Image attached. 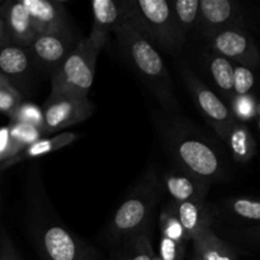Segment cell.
Masks as SVG:
<instances>
[{
    "label": "cell",
    "mask_w": 260,
    "mask_h": 260,
    "mask_svg": "<svg viewBox=\"0 0 260 260\" xmlns=\"http://www.w3.org/2000/svg\"><path fill=\"white\" fill-rule=\"evenodd\" d=\"M122 19L165 52H180L185 43L184 30L168 0H122Z\"/></svg>",
    "instance_id": "cell-3"
},
{
    "label": "cell",
    "mask_w": 260,
    "mask_h": 260,
    "mask_svg": "<svg viewBox=\"0 0 260 260\" xmlns=\"http://www.w3.org/2000/svg\"><path fill=\"white\" fill-rule=\"evenodd\" d=\"M192 260H201L200 258H197V256H194V255H193V259Z\"/></svg>",
    "instance_id": "cell-34"
},
{
    "label": "cell",
    "mask_w": 260,
    "mask_h": 260,
    "mask_svg": "<svg viewBox=\"0 0 260 260\" xmlns=\"http://www.w3.org/2000/svg\"><path fill=\"white\" fill-rule=\"evenodd\" d=\"M154 260H160L159 258H157V256H155V258H154Z\"/></svg>",
    "instance_id": "cell-35"
},
{
    "label": "cell",
    "mask_w": 260,
    "mask_h": 260,
    "mask_svg": "<svg viewBox=\"0 0 260 260\" xmlns=\"http://www.w3.org/2000/svg\"><path fill=\"white\" fill-rule=\"evenodd\" d=\"M37 35H50L69 30V17L62 2L22 0Z\"/></svg>",
    "instance_id": "cell-11"
},
{
    "label": "cell",
    "mask_w": 260,
    "mask_h": 260,
    "mask_svg": "<svg viewBox=\"0 0 260 260\" xmlns=\"http://www.w3.org/2000/svg\"><path fill=\"white\" fill-rule=\"evenodd\" d=\"M0 212H2V194H0Z\"/></svg>",
    "instance_id": "cell-33"
},
{
    "label": "cell",
    "mask_w": 260,
    "mask_h": 260,
    "mask_svg": "<svg viewBox=\"0 0 260 260\" xmlns=\"http://www.w3.org/2000/svg\"><path fill=\"white\" fill-rule=\"evenodd\" d=\"M38 251L43 260H94L93 250L61 225H47L38 233Z\"/></svg>",
    "instance_id": "cell-8"
},
{
    "label": "cell",
    "mask_w": 260,
    "mask_h": 260,
    "mask_svg": "<svg viewBox=\"0 0 260 260\" xmlns=\"http://www.w3.org/2000/svg\"><path fill=\"white\" fill-rule=\"evenodd\" d=\"M236 14V5L230 0H201L198 24L205 35L211 37L215 33L233 28Z\"/></svg>",
    "instance_id": "cell-16"
},
{
    "label": "cell",
    "mask_w": 260,
    "mask_h": 260,
    "mask_svg": "<svg viewBox=\"0 0 260 260\" xmlns=\"http://www.w3.org/2000/svg\"><path fill=\"white\" fill-rule=\"evenodd\" d=\"M234 109L240 118H248L253 113V103L246 98V95L238 96V102L234 106Z\"/></svg>",
    "instance_id": "cell-31"
},
{
    "label": "cell",
    "mask_w": 260,
    "mask_h": 260,
    "mask_svg": "<svg viewBox=\"0 0 260 260\" xmlns=\"http://www.w3.org/2000/svg\"><path fill=\"white\" fill-rule=\"evenodd\" d=\"M160 231H161V236L170 240L179 241V243L188 241L173 202L168 203L160 213Z\"/></svg>",
    "instance_id": "cell-24"
},
{
    "label": "cell",
    "mask_w": 260,
    "mask_h": 260,
    "mask_svg": "<svg viewBox=\"0 0 260 260\" xmlns=\"http://www.w3.org/2000/svg\"><path fill=\"white\" fill-rule=\"evenodd\" d=\"M230 207L236 216H240L246 220L260 221V202L258 201L239 198L230 203Z\"/></svg>",
    "instance_id": "cell-28"
},
{
    "label": "cell",
    "mask_w": 260,
    "mask_h": 260,
    "mask_svg": "<svg viewBox=\"0 0 260 260\" xmlns=\"http://www.w3.org/2000/svg\"><path fill=\"white\" fill-rule=\"evenodd\" d=\"M185 243L170 240V239L161 236L159 244V255H156L160 260H183L185 254Z\"/></svg>",
    "instance_id": "cell-29"
},
{
    "label": "cell",
    "mask_w": 260,
    "mask_h": 260,
    "mask_svg": "<svg viewBox=\"0 0 260 260\" xmlns=\"http://www.w3.org/2000/svg\"><path fill=\"white\" fill-rule=\"evenodd\" d=\"M170 4L175 19L184 33L198 24L201 0H175Z\"/></svg>",
    "instance_id": "cell-23"
},
{
    "label": "cell",
    "mask_w": 260,
    "mask_h": 260,
    "mask_svg": "<svg viewBox=\"0 0 260 260\" xmlns=\"http://www.w3.org/2000/svg\"><path fill=\"white\" fill-rule=\"evenodd\" d=\"M0 260H20L17 249L8 235H3L0 241Z\"/></svg>",
    "instance_id": "cell-30"
},
{
    "label": "cell",
    "mask_w": 260,
    "mask_h": 260,
    "mask_svg": "<svg viewBox=\"0 0 260 260\" xmlns=\"http://www.w3.org/2000/svg\"><path fill=\"white\" fill-rule=\"evenodd\" d=\"M22 103V93L0 74V113L10 117Z\"/></svg>",
    "instance_id": "cell-25"
},
{
    "label": "cell",
    "mask_w": 260,
    "mask_h": 260,
    "mask_svg": "<svg viewBox=\"0 0 260 260\" xmlns=\"http://www.w3.org/2000/svg\"><path fill=\"white\" fill-rule=\"evenodd\" d=\"M0 18L8 45L27 48L37 36L22 0H8L0 4Z\"/></svg>",
    "instance_id": "cell-10"
},
{
    "label": "cell",
    "mask_w": 260,
    "mask_h": 260,
    "mask_svg": "<svg viewBox=\"0 0 260 260\" xmlns=\"http://www.w3.org/2000/svg\"><path fill=\"white\" fill-rule=\"evenodd\" d=\"M76 43L78 41H75L69 29L60 33L37 35L27 50L32 56L35 65L45 70L52 71L53 74L56 69L70 55Z\"/></svg>",
    "instance_id": "cell-9"
},
{
    "label": "cell",
    "mask_w": 260,
    "mask_h": 260,
    "mask_svg": "<svg viewBox=\"0 0 260 260\" xmlns=\"http://www.w3.org/2000/svg\"><path fill=\"white\" fill-rule=\"evenodd\" d=\"M161 197V185L154 172L144 175L117 208L108 225V236L117 244L149 233L155 207Z\"/></svg>",
    "instance_id": "cell-4"
},
{
    "label": "cell",
    "mask_w": 260,
    "mask_h": 260,
    "mask_svg": "<svg viewBox=\"0 0 260 260\" xmlns=\"http://www.w3.org/2000/svg\"><path fill=\"white\" fill-rule=\"evenodd\" d=\"M180 74L201 113L223 140L229 128L236 122L233 112H230L226 104L189 68L182 66Z\"/></svg>",
    "instance_id": "cell-7"
},
{
    "label": "cell",
    "mask_w": 260,
    "mask_h": 260,
    "mask_svg": "<svg viewBox=\"0 0 260 260\" xmlns=\"http://www.w3.org/2000/svg\"><path fill=\"white\" fill-rule=\"evenodd\" d=\"M233 152L234 157L240 162H246L253 157L255 151V142L249 129L238 121L229 128L223 137Z\"/></svg>",
    "instance_id": "cell-20"
},
{
    "label": "cell",
    "mask_w": 260,
    "mask_h": 260,
    "mask_svg": "<svg viewBox=\"0 0 260 260\" xmlns=\"http://www.w3.org/2000/svg\"><path fill=\"white\" fill-rule=\"evenodd\" d=\"M155 256L149 233H145L122 244L119 260H154Z\"/></svg>",
    "instance_id": "cell-22"
},
{
    "label": "cell",
    "mask_w": 260,
    "mask_h": 260,
    "mask_svg": "<svg viewBox=\"0 0 260 260\" xmlns=\"http://www.w3.org/2000/svg\"><path fill=\"white\" fill-rule=\"evenodd\" d=\"M93 25L88 36L101 50L108 42L109 36L122 20V2L95 0L91 3Z\"/></svg>",
    "instance_id": "cell-14"
},
{
    "label": "cell",
    "mask_w": 260,
    "mask_h": 260,
    "mask_svg": "<svg viewBox=\"0 0 260 260\" xmlns=\"http://www.w3.org/2000/svg\"><path fill=\"white\" fill-rule=\"evenodd\" d=\"M113 33L122 55L139 74L150 93L154 94L165 111L178 112L179 104L175 99L172 78L156 48L123 19L117 24Z\"/></svg>",
    "instance_id": "cell-2"
},
{
    "label": "cell",
    "mask_w": 260,
    "mask_h": 260,
    "mask_svg": "<svg viewBox=\"0 0 260 260\" xmlns=\"http://www.w3.org/2000/svg\"><path fill=\"white\" fill-rule=\"evenodd\" d=\"M208 38L215 52L228 60H235L249 66L258 62L259 56L253 42L240 30L230 28Z\"/></svg>",
    "instance_id": "cell-12"
},
{
    "label": "cell",
    "mask_w": 260,
    "mask_h": 260,
    "mask_svg": "<svg viewBox=\"0 0 260 260\" xmlns=\"http://www.w3.org/2000/svg\"><path fill=\"white\" fill-rule=\"evenodd\" d=\"M5 45H8L7 36H5L4 25H3L2 18H0V47H2V46H5Z\"/></svg>",
    "instance_id": "cell-32"
},
{
    "label": "cell",
    "mask_w": 260,
    "mask_h": 260,
    "mask_svg": "<svg viewBox=\"0 0 260 260\" xmlns=\"http://www.w3.org/2000/svg\"><path fill=\"white\" fill-rule=\"evenodd\" d=\"M33 66L35 62L27 48L12 45L0 47V74L5 76L18 90L20 86L27 84Z\"/></svg>",
    "instance_id": "cell-15"
},
{
    "label": "cell",
    "mask_w": 260,
    "mask_h": 260,
    "mask_svg": "<svg viewBox=\"0 0 260 260\" xmlns=\"http://www.w3.org/2000/svg\"><path fill=\"white\" fill-rule=\"evenodd\" d=\"M9 118L10 121L14 122V123L28 124V126L36 127V128L41 129V131H42L43 128L42 108H38L35 104L27 103V102H23V103L15 109V112L9 117ZM43 136H45V135H43Z\"/></svg>",
    "instance_id": "cell-26"
},
{
    "label": "cell",
    "mask_w": 260,
    "mask_h": 260,
    "mask_svg": "<svg viewBox=\"0 0 260 260\" xmlns=\"http://www.w3.org/2000/svg\"><path fill=\"white\" fill-rule=\"evenodd\" d=\"M254 74L248 66H236L234 69V93L238 96H244L254 86Z\"/></svg>",
    "instance_id": "cell-27"
},
{
    "label": "cell",
    "mask_w": 260,
    "mask_h": 260,
    "mask_svg": "<svg viewBox=\"0 0 260 260\" xmlns=\"http://www.w3.org/2000/svg\"><path fill=\"white\" fill-rule=\"evenodd\" d=\"M101 51L89 37L79 40L70 55L52 74L51 93L89 96Z\"/></svg>",
    "instance_id": "cell-5"
},
{
    "label": "cell",
    "mask_w": 260,
    "mask_h": 260,
    "mask_svg": "<svg viewBox=\"0 0 260 260\" xmlns=\"http://www.w3.org/2000/svg\"><path fill=\"white\" fill-rule=\"evenodd\" d=\"M156 124L160 126V136L168 154L178 169L208 183L220 177L222 162L217 150L189 123L170 118L160 119Z\"/></svg>",
    "instance_id": "cell-1"
},
{
    "label": "cell",
    "mask_w": 260,
    "mask_h": 260,
    "mask_svg": "<svg viewBox=\"0 0 260 260\" xmlns=\"http://www.w3.org/2000/svg\"><path fill=\"white\" fill-rule=\"evenodd\" d=\"M192 243L194 256L201 260H238L235 251L211 229L201 233Z\"/></svg>",
    "instance_id": "cell-19"
},
{
    "label": "cell",
    "mask_w": 260,
    "mask_h": 260,
    "mask_svg": "<svg viewBox=\"0 0 260 260\" xmlns=\"http://www.w3.org/2000/svg\"><path fill=\"white\" fill-rule=\"evenodd\" d=\"M210 74L216 85L225 93H234V66L230 60L213 52L207 56Z\"/></svg>",
    "instance_id": "cell-21"
},
{
    "label": "cell",
    "mask_w": 260,
    "mask_h": 260,
    "mask_svg": "<svg viewBox=\"0 0 260 260\" xmlns=\"http://www.w3.org/2000/svg\"><path fill=\"white\" fill-rule=\"evenodd\" d=\"M94 106L89 96L51 93L42 108L43 135H51L84 122L91 116Z\"/></svg>",
    "instance_id": "cell-6"
},
{
    "label": "cell",
    "mask_w": 260,
    "mask_h": 260,
    "mask_svg": "<svg viewBox=\"0 0 260 260\" xmlns=\"http://www.w3.org/2000/svg\"><path fill=\"white\" fill-rule=\"evenodd\" d=\"M76 139H78V135L73 134V132H61V134L53 135L51 137L40 139L38 141L33 142L29 146L25 147L24 150H22L18 155L13 156L12 159L2 162L0 164V170L18 164V162L25 161V160L36 159V157H41L43 155L57 151V150L73 144Z\"/></svg>",
    "instance_id": "cell-18"
},
{
    "label": "cell",
    "mask_w": 260,
    "mask_h": 260,
    "mask_svg": "<svg viewBox=\"0 0 260 260\" xmlns=\"http://www.w3.org/2000/svg\"><path fill=\"white\" fill-rule=\"evenodd\" d=\"M256 234H258V236H260V231H259V233H256Z\"/></svg>",
    "instance_id": "cell-36"
},
{
    "label": "cell",
    "mask_w": 260,
    "mask_h": 260,
    "mask_svg": "<svg viewBox=\"0 0 260 260\" xmlns=\"http://www.w3.org/2000/svg\"><path fill=\"white\" fill-rule=\"evenodd\" d=\"M174 206L188 241H192L201 233L211 229L213 216L205 201L203 202L174 203Z\"/></svg>",
    "instance_id": "cell-17"
},
{
    "label": "cell",
    "mask_w": 260,
    "mask_h": 260,
    "mask_svg": "<svg viewBox=\"0 0 260 260\" xmlns=\"http://www.w3.org/2000/svg\"><path fill=\"white\" fill-rule=\"evenodd\" d=\"M164 187L174 203L203 202L210 190V183L175 169L164 174Z\"/></svg>",
    "instance_id": "cell-13"
}]
</instances>
